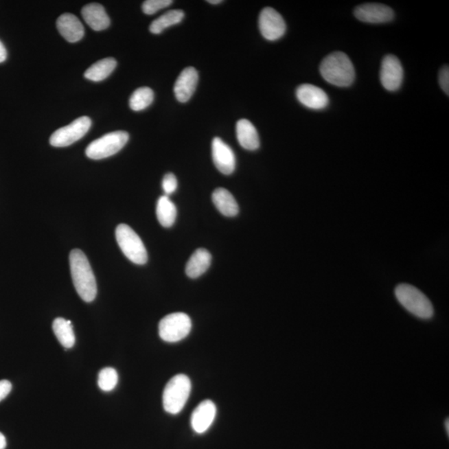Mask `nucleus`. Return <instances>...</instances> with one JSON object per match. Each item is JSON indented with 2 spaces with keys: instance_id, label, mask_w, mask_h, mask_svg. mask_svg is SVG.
<instances>
[{
  "instance_id": "obj_30",
  "label": "nucleus",
  "mask_w": 449,
  "mask_h": 449,
  "mask_svg": "<svg viewBox=\"0 0 449 449\" xmlns=\"http://www.w3.org/2000/svg\"><path fill=\"white\" fill-rule=\"evenodd\" d=\"M11 389L12 384L10 381L5 380L0 381V402L10 395Z\"/></svg>"
},
{
  "instance_id": "obj_31",
  "label": "nucleus",
  "mask_w": 449,
  "mask_h": 449,
  "mask_svg": "<svg viewBox=\"0 0 449 449\" xmlns=\"http://www.w3.org/2000/svg\"><path fill=\"white\" fill-rule=\"evenodd\" d=\"M7 58V51L5 45L0 41V62H5Z\"/></svg>"
},
{
  "instance_id": "obj_6",
  "label": "nucleus",
  "mask_w": 449,
  "mask_h": 449,
  "mask_svg": "<svg viewBox=\"0 0 449 449\" xmlns=\"http://www.w3.org/2000/svg\"><path fill=\"white\" fill-rule=\"evenodd\" d=\"M128 139V133L124 131L106 134L88 146L86 155L93 160L107 159L119 152L127 144Z\"/></svg>"
},
{
  "instance_id": "obj_20",
  "label": "nucleus",
  "mask_w": 449,
  "mask_h": 449,
  "mask_svg": "<svg viewBox=\"0 0 449 449\" xmlns=\"http://www.w3.org/2000/svg\"><path fill=\"white\" fill-rule=\"evenodd\" d=\"M211 255L206 249L196 250L187 264L186 273L192 279L198 278L210 267Z\"/></svg>"
},
{
  "instance_id": "obj_5",
  "label": "nucleus",
  "mask_w": 449,
  "mask_h": 449,
  "mask_svg": "<svg viewBox=\"0 0 449 449\" xmlns=\"http://www.w3.org/2000/svg\"><path fill=\"white\" fill-rule=\"evenodd\" d=\"M116 240L120 249L130 261L137 265L148 262V252L139 235L126 224H120L116 229Z\"/></svg>"
},
{
  "instance_id": "obj_4",
  "label": "nucleus",
  "mask_w": 449,
  "mask_h": 449,
  "mask_svg": "<svg viewBox=\"0 0 449 449\" xmlns=\"http://www.w3.org/2000/svg\"><path fill=\"white\" fill-rule=\"evenodd\" d=\"M395 295L400 304L415 316L426 320L433 316L432 303L416 287L402 284L396 287Z\"/></svg>"
},
{
  "instance_id": "obj_32",
  "label": "nucleus",
  "mask_w": 449,
  "mask_h": 449,
  "mask_svg": "<svg viewBox=\"0 0 449 449\" xmlns=\"http://www.w3.org/2000/svg\"><path fill=\"white\" fill-rule=\"evenodd\" d=\"M7 446V441L5 435L0 433V449H5Z\"/></svg>"
},
{
  "instance_id": "obj_2",
  "label": "nucleus",
  "mask_w": 449,
  "mask_h": 449,
  "mask_svg": "<svg viewBox=\"0 0 449 449\" xmlns=\"http://www.w3.org/2000/svg\"><path fill=\"white\" fill-rule=\"evenodd\" d=\"M320 71L326 82L341 88L352 85L356 78L352 60L342 52L333 53L323 59Z\"/></svg>"
},
{
  "instance_id": "obj_11",
  "label": "nucleus",
  "mask_w": 449,
  "mask_h": 449,
  "mask_svg": "<svg viewBox=\"0 0 449 449\" xmlns=\"http://www.w3.org/2000/svg\"><path fill=\"white\" fill-rule=\"evenodd\" d=\"M354 15L358 21L369 23H388L395 17L391 8L381 3H364L356 8Z\"/></svg>"
},
{
  "instance_id": "obj_28",
  "label": "nucleus",
  "mask_w": 449,
  "mask_h": 449,
  "mask_svg": "<svg viewBox=\"0 0 449 449\" xmlns=\"http://www.w3.org/2000/svg\"><path fill=\"white\" fill-rule=\"evenodd\" d=\"M177 188L176 177L172 173H168L163 180V189L166 196L172 195Z\"/></svg>"
},
{
  "instance_id": "obj_13",
  "label": "nucleus",
  "mask_w": 449,
  "mask_h": 449,
  "mask_svg": "<svg viewBox=\"0 0 449 449\" xmlns=\"http://www.w3.org/2000/svg\"><path fill=\"white\" fill-rule=\"evenodd\" d=\"M297 97L301 104L314 110L324 109L329 104V97L324 90L312 84H302L297 90Z\"/></svg>"
},
{
  "instance_id": "obj_21",
  "label": "nucleus",
  "mask_w": 449,
  "mask_h": 449,
  "mask_svg": "<svg viewBox=\"0 0 449 449\" xmlns=\"http://www.w3.org/2000/svg\"><path fill=\"white\" fill-rule=\"evenodd\" d=\"M117 67V61L113 58H107L95 62L87 69L84 77L93 82L106 80Z\"/></svg>"
},
{
  "instance_id": "obj_29",
  "label": "nucleus",
  "mask_w": 449,
  "mask_h": 449,
  "mask_svg": "<svg viewBox=\"0 0 449 449\" xmlns=\"http://www.w3.org/2000/svg\"><path fill=\"white\" fill-rule=\"evenodd\" d=\"M439 81L441 88L443 89L444 91L447 93V95L449 94V69L448 66H444L442 69H441L439 75Z\"/></svg>"
},
{
  "instance_id": "obj_23",
  "label": "nucleus",
  "mask_w": 449,
  "mask_h": 449,
  "mask_svg": "<svg viewBox=\"0 0 449 449\" xmlns=\"http://www.w3.org/2000/svg\"><path fill=\"white\" fill-rule=\"evenodd\" d=\"M176 207L168 196H163L157 205V220L164 227H171L176 218Z\"/></svg>"
},
{
  "instance_id": "obj_12",
  "label": "nucleus",
  "mask_w": 449,
  "mask_h": 449,
  "mask_svg": "<svg viewBox=\"0 0 449 449\" xmlns=\"http://www.w3.org/2000/svg\"><path fill=\"white\" fill-rule=\"evenodd\" d=\"M212 159L216 168L224 175H231L235 168V157L232 149L227 143L215 137L212 141Z\"/></svg>"
},
{
  "instance_id": "obj_34",
  "label": "nucleus",
  "mask_w": 449,
  "mask_h": 449,
  "mask_svg": "<svg viewBox=\"0 0 449 449\" xmlns=\"http://www.w3.org/2000/svg\"><path fill=\"white\" fill-rule=\"evenodd\" d=\"M445 428H446L447 430V435H449V420L448 419L445 421Z\"/></svg>"
},
{
  "instance_id": "obj_24",
  "label": "nucleus",
  "mask_w": 449,
  "mask_h": 449,
  "mask_svg": "<svg viewBox=\"0 0 449 449\" xmlns=\"http://www.w3.org/2000/svg\"><path fill=\"white\" fill-rule=\"evenodd\" d=\"M184 16L185 14L183 10H173L168 11L151 23L149 27L150 32L154 34L163 33L168 27L182 22Z\"/></svg>"
},
{
  "instance_id": "obj_7",
  "label": "nucleus",
  "mask_w": 449,
  "mask_h": 449,
  "mask_svg": "<svg viewBox=\"0 0 449 449\" xmlns=\"http://www.w3.org/2000/svg\"><path fill=\"white\" fill-rule=\"evenodd\" d=\"M192 330V321L187 314L177 312L168 314L159 323L161 340L176 343L186 338Z\"/></svg>"
},
{
  "instance_id": "obj_3",
  "label": "nucleus",
  "mask_w": 449,
  "mask_h": 449,
  "mask_svg": "<svg viewBox=\"0 0 449 449\" xmlns=\"http://www.w3.org/2000/svg\"><path fill=\"white\" fill-rule=\"evenodd\" d=\"M192 391L191 380L185 374L172 377L164 389L163 404L165 411L177 415L186 405Z\"/></svg>"
},
{
  "instance_id": "obj_10",
  "label": "nucleus",
  "mask_w": 449,
  "mask_h": 449,
  "mask_svg": "<svg viewBox=\"0 0 449 449\" xmlns=\"http://www.w3.org/2000/svg\"><path fill=\"white\" fill-rule=\"evenodd\" d=\"M404 80V69L401 62L395 55H387L382 62L380 81L388 91H396Z\"/></svg>"
},
{
  "instance_id": "obj_26",
  "label": "nucleus",
  "mask_w": 449,
  "mask_h": 449,
  "mask_svg": "<svg viewBox=\"0 0 449 449\" xmlns=\"http://www.w3.org/2000/svg\"><path fill=\"white\" fill-rule=\"evenodd\" d=\"M118 382L117 372L113 368L102 369L98 374L97 384L102 391L110 392L115 389Z\"/></svg>"
},
{
  "instance_id": "obj_22",
  "label": "nucleus",
  "mask_w": 449,
  "mask_h": 449,
  "mask_svg": "<svg viewBox=\"0 0 449 449\" xmlns=\"http://www.w3.org/2000/svg\"><path fill=\"white\" fill-rule=\"evenodd\" d=\"M53 330L59 343L66 349L73 347L75 334L72 322L64 318L55 319L53 323Z\"/></svg>"
},
{
  "instance_id": "obj_16",
  "label": "nucleus",
  "mask_w": 449,
  "mask_h": 449,
  "mask_svg": "<svg viewBox=\"0 0 449 449\" xmlns=\"http://www.w3.org/2000/svg\"><path fill=\"white\" fill-rule=\"evenodd\" d=\"M59 33L69 43L80 41L84 35L82 23L72 14H62L57 21Z\"/></svg>"
},
{
  "instance_id": "obj_15",
  "label": "nucleus",
  "mask_w": 449,
  "mask_h": 449,
  "mask_svg": "<svg viewBox=\"0 0 449 449\" xmlns=\"http://www.w3.org/2000/svg\"><path fill=\"white\" fill-rule=\"evenodd\" d=\"M216 415V407L211 400H204L193 411L191 417V424L193 430L198 433L207 431L214 422Z\"/></svg>"
},
{
  "instance_id": "obj_19",
  "label": "nucleus",
  "mask_w": 449,
  "mask_h": 449,
  "mask_svg": "<svg viewBox=\"0 0 449 449\" xmlns=\"http://www.w3.org/2000/svg\"><path fill=\"white\" fill-rule=\"evenodd\" d=\"M212 200H214L216 207L223 216L232 218L238 214V204L234 196L227 189H216L212 194Z\"/></svg>"
},
{
  "instance_id": "obj_17",
  "label": "nucleus",
  "mask_w": 449,
  "mask_h": 449,
  "mask_svg": "<svg viewBox=\"0 0 449 449\" xmlns=\"http://www.w3.org/2000/svg\"><path fill=\"white\" fill-rule=\"evenodd\" d=\"M82 15L88 25L93 30L102 31L110 25V19L107 13L100 3H93L87 5L82 10Z\"/></svg>"
},
{
  "instance_id": "obj_8",
  "label": "nucleus",
  "mask_w": 449,
  "mask_h": 449,
  "mask_svg": "<svg viewBox=\"0 0 449 449\" xmlns=\"http://www.w3.org/2000/svg\"><path fill=\"white\" fill-rule=\"evenodd\" d=\"M91 125L89 117H80L66 127L56 130L50 137V144L56 148L68 147L84 137Z\"/></svg>"
},
{
  "instance_id": "obj_27",
  "label": "nucleus",
  "mask_w": 449,
  "mask_h": 449,
  "mask_svg": "<svg viewBox=\"0 0 449 449\" xmlns=\"http://www.w3.org/2000/svg\"><path fill=\"white\" fill-rule=\"evenodd\" d=\"M172 3V0H148L143 3V11L148 15L154 14L157 12L170 6Z\"/></svg>"
},
{
  "instance_id": "obj_33",
  "label": "nucleus",
  "mask_w": 449,
  "mask_h": 449,
  "mask_svg": "<svg viewBox=\"0 0 449 449\" xmlns=\"http://www.w3.org/2000/svg\"><path fill=\"white\" fill-rule=\"evenodd\" d=\"M208 3H212V5H218V3H222V0H208Z\"/></svg>"
},
{
  "instance_id": "obj_1",
  "label": "nucleus",
  "mask_w": 449,
  "mask_h": 449,
  "mask_svg": "<svg viewBox=\"0 0 449 449\" xmlns=\"http://www.w3.org/2000/svg\"><path fill=\"white\" fill-rule=\"evenodd\" d=\"M71 275L75 289L82 301L92 302L97 289L95 275L86 255L80 249L71 251L69 255Z\"/></svg>"
},
{
  "instance_id": "obj_18",
  "label": "nucleus",
  "mask_w": 449,
  "mask_h": 449,
  "mask_svg": "<svg viewBox=\"0 0 449 449\" xmlns=\"http://www.w3.org/2000/svg\"><path fill=\"white\" fill-rule=\"evenodd\" d=\"M236 137L243 148L254 151L260 147V139L257 128L246 119H241L236 124Z\"/></svg>"
},
{
  "instance_id": "obj_25",
  "label": "nucleus",
  "mask_w": 449,
  "mask_h": 449,
  "mask_svg": "<svg viewBox=\"0 0 449 449\" xmlns=\"http://www.w3.org/2000/svg\"><path fill=\"white\" fill-rule=\"evenodd\" d=\"M153 100H154V93L152 90L148 87H143V88L137 89L132 94L129 100V106L133 111H141L149 107L152 104Z\"/></svg>"
},
{
  "instance_id": "obj_9",
  "label": "nucleus",
  "mask_w": 449,
  "mask_h": 449,
  "mask_svg": "<svg viewBox=\"0 0 449 449\" xmlns=\"http://www.w3.org/2000/svg\"><path fill=\"white\" fill-rule=\"evenodd\" d=\"M259 27L262 36L269 41H278L285 34L286 30L285 21L273 8H265L261 12Z\"/></svg>"
},
{
  "instance_id": "obj_14",
  "label": "nucleus",
  "mask_w": 449,
  "mask_h": 449,
  "mask_svg": "<svg viewBox=\"0 0 449 449\" xmlns=\"http://www.w3.org/2000/svg\"><path fill=\"white\" fill-rule=\"evenodd\" d=\"M198 73L192 67L183 70L175 82L174 93L177 100L187 102L194 93L198 86Z\"/></svg>"
}]
</instances>
